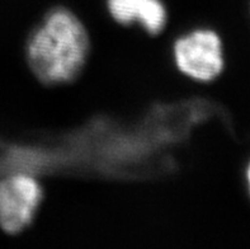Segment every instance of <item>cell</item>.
I'll use <instances>...</instances> for the list:
<instances>
[{"label": "cell", "instance_id": "cell-3", "mask_svg": "<svg viewBox=\"0 0 250 249\" xmlns=\"http://www.w3.org/2000/svg\"><path fill=\"white\" fill-rule=\"evenodd\" d=\"M40 183L25 174H13L0 181V226L5 233L18 234L32 224L41 205Z\"/></svg>", "mask_w": 250, "mask_h": 249}, {"label": "cell", "instance_id": "cell-2", "mask_svg": "<svg viewBox=\"0 0 250 249\" xmlns=\"http://www.w3.org/2000/svg\"><path fill=\"white\" fill-rule=\"evenodd\" d=\"M174 60L184 75L198 82H211L224 70L221 40L209 29L190 32L175 42Z\"/></svg>", "mask_w": 250, "mask_h": 249}, {"label": "cell", "instance_id": "cell-1", "mask_svg": "<svg viewBox=\"0 0 250 249\" xmlns=\"http://www.w3.org/2000/svg\"><path fill=\"white\" fill-rule=\"evenodd\" d=\"M33 74L44 84L74 80L82 73L89 54V37L78 17L59 8L33 29L25 47Z\"/></svg>", "mask_w": 250, "mask_h": 249}, {"label": "cell", "instance_id": "cell-5", "mask_svg": "<svg viewBox=\"0 0 250 249\" xmlns=\"http://www.w3.org/2000/svg\"><path fill=\"white\" fill-rule=\"evenodd\" d=\"M247 180H248V186H249V192H250V163L248 165L247 169Z\"/></svg>", "mask_w": 250, "mask_h": 249}, {"label": "cell", "instance_id": "cell-4", "mask_svg": "<svg viewBox=\"0 0 250 249\" xmlns=\"http://www.w3.org/2000/svg\"><path fill=\"white\" fill-rule=\"evenodd\" d=\"M108 10L121 24L137 23L150 35L164 29L167 10L160 0H107Z\"/></svg>", "mask_w": 250, "mask_h": 249}]
</instances>
